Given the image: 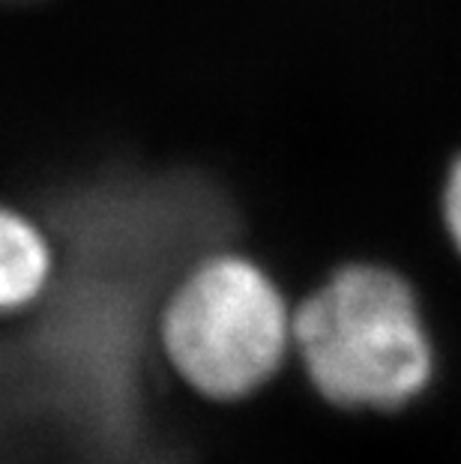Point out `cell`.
Masks as SVG:
<instances>
[{
  "mask_svg": "<svg viewBox=\"0 0 461 464\" xmlns=\"http://www.w3.org/2000/svg\"><path fill=\"white\" fill-rule=\"evenodd\" d=\"M293 360L341 411L392 413L437 378L423 294L384 261H348L293 305Z\"/></svg>",
  "mask_w": 461,
  "mask_h": 464,
  "instance_id": "1",
  "label": "cell"
},
{
  "mask_svg": "<svg viewBox=\"0 0 461 464\" xmlns=\"http://www.w3.org/2000/svg\"><path fill=\"white\" fill-rule=\"evenodd\" d=\"M159 348L201 399H249L293 360V300L252 255L210 252L165 297Z\"/></svg>",
  "mask_w": 461,
  "mask_h": 464,
  "instance_id": "2",
  "label": "cell"
},
{
  "mask_svg": "<svg viewBox=\"0 0 461 464\" xmlns=\"http://www.w3.org/2000/svg\"><path fill=\"white\" fill-rule=\"evenodd\" d=\"M57 246L34 213L0 201V321L31 312L52 291Z\"/></svg>",
  "mask_w": 461,
  "mask_h": 464,
  "instance_id": "3",
  "label": "cell"
},
{
  "mask_svg": "<svg viewBox=\"0 0 461 464\" xmlns=\"http://www.w3.org/2000/svg\"><path fill=\"white\" fill-rule=\"evenodd\" d=\"M440 225H444L447 240L461 255V153L447 165L444 180H440Z\"/></svg>",
  "mask_w": 461,
  "mask_h": 464,
  "instance_id": "4",
  "label": "cell"
}]
</instances>
